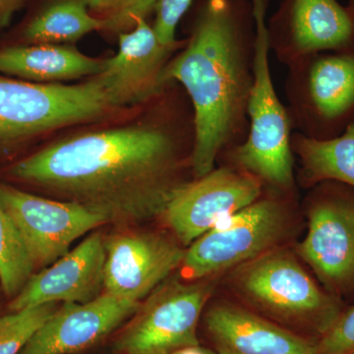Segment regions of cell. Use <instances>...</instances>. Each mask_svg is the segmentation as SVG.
<instances>
[{"mask_svg": "<svg viewBox=\"0 0 354 354\" xmlns=\"http://www.w3.org/2000/svg\"><path fill=\"white\" fill-rule=\"evenodd\" d=\"M115 109L97 76L75 85L0 77V147L101 120Z\"/></svg>", "mask_w": 354, "mask_h": 354, "instance_id": "cell-5", "label": "cell"}, {"mask_svg": "<svg viewBox=\"0 0 354 354\" xmlns=\"http://www.w3.org/2000/svg\"><path fill=\"white\" fill-rule=\"evenodd\" d=\"M264 195L256 177L223 165L181 186L162 218L184 246H189L216 223Z\"/></svg>", "mask_w": 354, "mask_h": 354, "instance_id": "cell-11", "label": "cell"}, {"mask_svg": "<svg viewBox=\"0 0 354 354\" xmlns=\"http://www.w3.org/2000/svg\"><path fill=\"white\" fill-rule=\"evenodd\" d=\"M213 353L214 351L202 348L199 344V346H187V348L177 349L171 354H213Z\"/></svg>", "mask_w": 354, "mask_h": 354, "instance_id": "cell-27", "label": "cell"}, {"mask_svg": "<svg viewBox=\"0 0 354 354\" xmlns=\"http://www.w3.org/2000/svg\"><path fill=\"white\" fill-rule=\"evenodd\" d=\"M268 44L288 65L319 53H354V12L337 0H283L268 23Z\"/></svg>", "mask_w": 354, "mask_h": 354, "instance_id": "cell-10", "label": "cell"}, {"mask_svg": "<svg viewBox=\"0 0 354 354\" xmlns=\"http://www.w3.org/2000/svg\"><path fill=\"white\" fill-rule=\"evenodd\" d=\"M57 308L55 304L39 305L0 317V354H19Z\"/></svg>", "mask_w": 354, "mask_h": 354, "instance_id": "cell-22", "label": "cell"}, {"mask_svg": "<svg viewBox=\"0 0 354 354\" xmlns=\"http://www.w3.org/2000/svg\"><path fill=\"white\" fill-rule=\"evenodd\" d=\"M316 354H354V304L316 341Z\"/></svg>", "mask_w": 354, "mask_h": 354, "instance_id": "cell-24", "label": "cell"}, {"mask_svg": "<svg viewBox=\"0 0 354 354\" xmlns=\"http://www.w3.org/2000/svg\"><path fill=\"white\" fill-rule=\"evenodd\" d=\"M23 0H0V29L10 23L14 13L19 9Z\"/></svg>", "mask_w": 354, "mask_h": 354, "instance_id": "cell-26", "label": "cell"}, {"mask_svg": "<svg viewBox=\"0 0 354 354\" xmlns=\"http://www.w3.org/2000/svg\"><path fill=\"white\" fill-rule=\"evenodd\" d=\"M184 44H160L146 18L137 20L129 32H120L118 53L104 60L97 75L114 106L120 109L158 97L167 86L162 83V72Z\"/></svg>", "mask_w": 354, "mask_h": 354, "instance_id": "cell-14", "label": "cell"}, {"mask_svg": "<svg viewBox=\"0 0 354 354\" xmlns=\"http://www.w3.org/2000/svg\"><path fill=\"white\" fill-rule=\"evenodd\" d=\"M213 281L167 279L141 302L116 339L118 354H171L199 346L197 327Z\"/></svg>", "mask_w": 354, "mask_h": 354, "instance_id": "cell-9", "label": "cell"}, {"mask_svg": "<svg viewBox=\"0 0 354 354\" xmlns=\"http://www.w3.org/2000/svg\"><path fill=\"white\" fill-rule=\"evenodd\" d=\"M285 81L293 131L327 141L354 122V53H319L292 62Z\"/></svg>", "mask_w": 354, "mask_h": 354, "instance_id": "cell-6", "label": "cell"}, {"mask_svg": "<svg viewBox=\"0 0 354 354\" xmlns=\"http://www.w3.org/2000/svg\"><path fill=\"white\" fill-rule=\"evenodd\" d=\"M308 232L298 257L335 297L354 299V188L337 181L316 184L307 200Z\"/></svg>", "mask_w": 354, "mask_h": 354, "instance_id": "cell-8", "label": "cell"}, {"mask_svg": "<svg viewBox=\"0 0 354 354\" xmlns=\"http://www.w3.org/2000/svg\"><path fill=\"white\" fill-rule=\"evenodd\" d=\"M232 276V288L246 304L277 320L301 324L318 339L346 307L278 247L235 268Z\"/></svg>", "mask_w": 354, "mask_h": 354, "instance_id": "cell-4", "label": "cell"}, {"mask_svg": "<svg viewBox=\"0 0 354 354\" xmlns=\"http://www.w3.org/2000/svg\"><path fill=\"white\" fill-rule=\"evenodd\" d=\"M194 0H158L153 28L158 41L165 46H176V29L179 22L192 6Z\"/></svg>", "mask_w": 354, "mask_h": 354, "instance_id": "cell-25", "label": "cell"}, {"mask_svg": "<svg viewBox=\"0 0 354 354\" xmlns=\"http://www.w3.org/2000/svg\"><path fill=\"white\" fill-rule=\"evenodd\" d=\"M104 292L140 302L183 264L185 250L165 234L121 230L104 241Z\"/></svg>", "mask_w": 354, "mask_h": 354, "instance_id": "cell-13", "label": "cell"}, {"mask_svg": "<svg viewBox=\"0 0 354 354\" xmlns=\"http://www.w3.org/2000/svg\"><path fill=\"white\" fill-rule=\"evenodd\" d=\"M104 60L84 55L67 44H37L0 50V73L34 83L55 84L95 77Z\"/></svg>", "mask_w": 354, "mask_h": 354, "instance_id": "cell-18", "label": "cell"}, {"mask_svg": "<svg viewBox=\"0 0 354 354\" xmlns=\"http://www.w3.org/2000/svg\"><path fill=\"white\" fill-rule=\"evenodd\" d=\"M254 83L248 102L245 140L221 156L225 164L247 172L279 196H292L297 186L293 134L288 108L272 83L266 25H256Z\"/></svg>", "mask_w": 354, "mask_h": 354, "instance_id": "cell-3", "label": "cell"}, {"mask_svg": "<svg viewBox=\"0 0 354 354\" xmlns=\"http://www.w3.org/2000/svg\"><path fill=\"white\" fill-rule=\"evenodd\" d=\"M348 6L351 7V10L354 12V0H349Z\"/></svg>", "mask_w": 354, "mask_h": 354, "instance_id": "cell-28", "label": "cell"}, {"mask_svg": "<svg viewBox=\"0 0 354 354\" xmlns=\"http://www.w3.org/2000/svg\"><path fill=\"white\" fill-rule=\"evenodd\" d=\"M205 325L220 354H316V341L230 302L209 307Z\"/></svg>", "mask_w": 354, "mask_h": 354, "instance_id": "cell-17", "label": "cell"}, {"mask_svg": "<svg viewBox=\"0 0 354 354\" xmlns=\"http://www.w3.org/2000/svg\"><path fill=\"white\" fill-rule=\"evenodd\" d=\"M101 232H93L53 264L32 274L11 299L9 309L20 311L59 302L86 304L104 292L106 247Z\"/></svg>", "mask_w": 354, "mask_h": 354, "instance_id": "cell-15", "label": "cell"}, {"mask_svg": "<svg viewBox=\"0 0 354 354\" xmlns=\"http://www.w3.org/2000/svg\"><path fill=\"white\" fill-rule=\"evenodd\" d=\"M291 147L299 160L302 185L313 187L333 180L354 188V122L339 137L327 141L293 132Z\"/></svg>", "mask_w": 354, "mask_h": 354, "instance_id": "cell-19", "label": "cell"}, {"mask_svg": "<svg viewBox=\"0 0 354 354\" xmlns=\"http://www.w3.org/2000/svg\"><path fill=\"white\" fill-rule=\"evenodd\" d=\"M90 11L102 14L109 31L134 27L140 18L155 11L158 0H85Z\"/></svg>", "mask_w": 354, "mask_h": 354, "instance_id": "cell-23", "label": "cell"}, {"mask_svg": "<svg viewBox=\"0 0 354 354\" xmlns=\"http://www.w3.org/2000/svg\"><path fill=\"white\" fill-rule=\"evenodd\" d=\"M134 124L74 135L14 165L11 174L65 201L131 225L162 216L181 186L194 148L193 111L165 101Z\"/></svg>", "mask_w": 354, "mask_h": 354, "instance_id": "cell-1", "label": "cell"}, {"mask_svg": "<svg viewBox=\"0 0 354 354\" xmlns=\"http://www.w3.org/2000/svg\"><path fill=\"white\" fill-rule=\"evenodd\" d=\"M256 37L251 0H201L187 41L162 72V83L181 86L192 106L194 178L246 138Z\"/></svg>", "mask_w": 354, "mask_h": 354, "instance_id": "cell-2", "label": "cell"}, {"mask_svg": "<svg viewBox=\"0 0 354 354\" xmlns=\"http://www.w3.org/2000/svg\"><path fill=\"white\" fill-rule=\"evenodd\" d=\"M35 266L12 218L0 202V286L15 297L34 274Z\"/></svg>", "mask_w": 354, "mask_h": 354, "instance_id": "cell-21", "label": "cell"}, {"mask_svg": "<svg viewBox=\"0 0 354 354\" xmlns=\"http://www.w3.org/2000/svg\"><path fill=\"white\" fill-rule=\"evenodd\" d=\"M104 29L106 22L91 14L85 0H55L28 25L25 37L34 44H65Z\"/></svg>", "mask_w": 354, "mask_h": 354, "instance_id": "cell-20", "label": "cell"}, {"mask_svg": "<svg viewBox=\"0 0 354 354\" xmlns=\"http://www.w3.org/2000/svg\"><path fill=\"white\" fill-rule=\"evenodd\" d=\"M213 354H220V353H216V351H214Z\"/></svg>", "mask_w": 354, "mask_h": 354, "instance_id": "cell-29", "label": "cell"}, {"mask_svg": "<svg viewBox=\"0 0 354 354\" xmlns=\"http://www.w3.org/2000/svg\"><path fill=\"white\" fill-rule=\"evenodd\" d=\"M140 302L104 292L58 307L19 354H75L104 341L136 313Z\"/></svg>", "mask_w": 354, "mask_h": 354, "instance_id": "cell-16", "label": "cell"}, {"mask_svg": "<svg viewBox=\"0 0 354 354\" xmlns=\"http://www.w3.org/2000/svg\"><path fill=\"white\" fill-rule=\"evenodd\" d=\"M288 197L272 195L227 216L185 250L184 274L200 281L245 264L283 241L290 227Z\"/></svg>", "mask_w": 354, "mask_h": 354, "instance_id": "cell-7", "label": "cell"}, {"mask_svg": "<svg viewBox=\"0 0 354 354\" xmlns=\"http://www.w3.org/2000/svg\"><path fill=\"white\" fill-rule=\"evenodd\" d=\"M0 202L17 227L35 269L53 264L77 239L106 223L76 203L46 199L4 184H0Z\"/></svg>", "mask_w": 354, "mask_h": 354, "instance_id": "cell-12", "label": "cell"}]
</instances>
